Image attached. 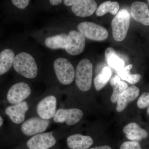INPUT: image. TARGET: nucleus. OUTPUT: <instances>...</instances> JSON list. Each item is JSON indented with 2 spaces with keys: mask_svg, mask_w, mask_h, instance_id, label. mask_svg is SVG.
Masks as SVG:
<instances>
[{
  "mask_svg": "<svg viewBox=\"0 0 149 149\" xmlns=\"http://www.w3.org/2000/svg\"><path fill=\"white\" fill-rule=\"evenodd\" d=\"M38 65L33 55L26 51H21L16 52L13 68L19 75L28 79H34L39 72Z\"/></svg>",
  "mask_w": 149,
  "mask_h": 149,
  "instance_id": "1",
  "label": "nucleus"
},
{
  "mask_svg": "<svg viewBox=\"0 0 149 149\" xmlns=\"http://www.w3.org/2000/svg\"><path fill=\"white\" fill-rule=\"evenodd\" d=\"M93 74V64L87 58L81 60L75 70V81L79 90L86 92L90 90L92 85Z\"/></svg>",
  "mask_w": 149,
  "mask_h": 149,
  "instance_id": "2",
  "label": "nucleus"
},
{
  "mask_svg": "<svg viewBox=\"0 0 149 149\" xmlns=\"http://www.w3.org/2000/svg\"><path fill=\"white\" fill-rule=\"evenodd\" d=\"M54 72L61 84L68 85L73 82L75 70L71 63L64 57L57 58L52 63Z\"/></svg>",
  "mask_w": 149,
  "mask_h": 149,
  "instance_id": "3",
  "label": "nucleus"
},
{
  "mask_svg": "<svg viewBox=\"0 0 149 149\" xmlns=\"http://www.w3.org/2000/svg\"><path fill=\"white\" fill-rule=\"evenodd\" d=\"M130 23V14L125 9L118 12L111 22L113 37L115 41L121 42L127 36Z\"/></svg>",
  "mask_w": 149,
  "mask_h": 149,
  "instance_id": "4",
  "label": "nucleus"
},
{
  "mask_svg": "<svg viewBox=\"0 0 149 149\" xmlns=\"http://www.w3.org/2000/svg\"><path fill=\"white\" fill-rule=\"evenodd\" d=\"M77 28L78 32L89 40L102 41L108 37V32L105 28L91 22H80L77 25Z\"/></svg>",
  "mask_w": 149,
  "mask_h": 149,
  "instance_id": "5",
  "label": "nucleus"
},
{
  "mask_svg": "<svg viewBox=\"0 0 149 149\" xmlns=\"http://www.w3.org/2000/svg\"><path fill=\"white\" fill-rule=\"evenodd\" d=\"M86 42L85 38L81 33L76 30H71L68 34L65 50L71 56H77L84 50Z\"/></svg>",
  "mask_w": 149,
  "mask_h": 149,
  "instance_id": "6",
  "label": "nucleus"
},
{
  "mask_svg": "<svg viewBox=\"0 0 149 149\" xmlns=\"http://www.w3.org/2000/svg\"><path fill=\"white\" fill-rule=\"evenodd\" d=\"M31 93V88L28 84L24 82H18L9 88L7 94V99L10 103L15 104L24 101Z\"/></svg>",
  "mask_w": 149,
  "mask_h": 149,
  "instance_id": "7",
  "label": "nucleus"
},
{
  "mask_svg": "<svg viewBox=\"0 0 149 149\" xmlns=\"http://www.w3.org/2000/svg\"><path fill=\"white\" fill-rule=\"evenodd\" d=\"M83 115V111L78 109H60L56 112L54 120L56 123H65L67 125H72L79 122Z\"/></svg>",
  "mask_w": 149,
  "mask_h": 149,
  "instance_id": "8",
  "label": "nucleus"
},
{
  "mask_svg": "<svg viewBox=\"0 0 149 149\" xmlns=\"http://www.w3.org/2000/svg\"><path fill=\"white\" fill-rule=\"evenodd\" d=\"M49 124V120L38 117L32 118L22 123L21 130L26 136H35L45 131Z\"/></svg>",
  "mask_w": 149,
  "mask_h": 149,
  "instance_id": "9",
  "label": "nucleus"
},
{
  "mask_svg": "<svg viewBox=\"0 0 149 149\" xmlns=\"http://www.w3.org/2000/svg\"><path fill=\"white\" fill-rule=\"evenodd\" d=\"M56 143L55 138L51 132L36 134L28 140L27 145L29 149H48Z\"/></svg>",
  "mask_w": 149,
  "mask_h": 149,
  "instance_id": "10",
  "label": "nucleus"
},
{
  "mask_svg": "<svg viewBox=\"0 0 149 149\" xmlns=\"http://www.w3.org/2000/svg\"><path fill=\"white\" fill-rule=\"evenodd\" d=\"M16 52L13 46L10 45L0 47V76L6 74L13 68Z\"/></svg>",
  "mask_w": 149,
  "mask_h": 149,
  "instance_id": "11",
  "label": "nucleus"
},
{
  "mask_svg": "<svg viewBox=\"0 0 149 149\" xmlns=\"http://www.w3.org/2000/svg\"><path fill=\"white\" fill-rule=\"evenodd\" d=\"M56 103V98L54 96H47L37 105V113L43 119L49 120L51 119L55 114Z\"/></svg>",
  "mask_w": 149,
  "mask_h": 149,
  "instance_id": "12",
  "label": "nucleus"
},
{
  "mask_svg": "<svg viewBox=\"0 0 149 149\" xmlns=\"http://www.w3.org/2000/svg\"><path fill=\"white\" fill-rule=\"evenodd\" d=\"M28 109L27 102L23 101L7 107L6 109L5 113L13 122L15 124H20L24 121L25 113Z\"/></svg>",
  "mask_w": 149,
  "mask_h": 149,
  "instance_id": "13",
  "label": "nucleus"
},
{
  "mask_svg": "<svg viewBox=\"0 0 149 149\" xmlns=\"http://www.w3.org/2000/svg\"><path fill=\"white\" fill-rule=\"evenodd\" d=\"M130 11L135 21L145 26H149V10L146 3L143 2H134L131 6Z\"/></svg>",
  "mask_w": 149,
  "mask_h": 149,
  "instance_id": "14",
  "label": "nucleus"
},
{
  "mask_svg": "<svg viewBox=\"0 0 149 149\" xmlns=\"http://www.w3.org/2000/svg\"><path fill=\"white\" fill-rule=\"evenodd\" d=\"M97 5L93 0H79L71 6V10L75 16L87 17L91 16L97 9Z\"/></svg>",
  "mask_w": 149,
  "mask_h": 149,
  "instance_id": "15",
  "label": "nucleus"
},
{
  "mask_svg": "<svg viewBox=\"0 0 149 149\" xmlns=\"http://www.w3.org/2000/svg\"><path fill=\"white\" fill-rule=\"evenodd\" d=\"M68 34L64 33H51L46 35L43 39L45 47L52 50L65 49Z\"/></svg>",
  "mask_w": 149,
  "mask_h": 149,
  "instance_id": "16",
  "label": "nucleus"
},
{
  "mask_svg": "<svg viewBox=\"0 0 149 149\" xmlns=\"http://www.w3.org/2000/svg\"><path fill=\"white\" fill-rule=\"evenodd\" d=\"M139 93L140 90L135 85L128 87L118 99L116 111L118 112H120L124 110L129 103L137 99L139 97Z\"/></svg>",
  "mask_w": 149,
  "mask_h": 149,
  "instance_id": "17",
  "label": "nucleus"
},
{
  "mask_svg": "<svg viewBox=\"0 0 149 149\" xmlns=\"http://www.w3.org/2000/svg\"><path fill=\"white\" fill-rule=\"evenodd\" d=\"M123 131L127 139L132 141L139 142L146 139L148 136L146 130L136 123H130L126 125L123 128Z\"/></svg>",
  "mask_w": 149,
  "mask_h": 149,
  "instance_id": "18",
  "label": "nucleus"
},
{
  "mask_svg": "<svg viewBox=\"0 0 149 149\" xmlns=\"http://www.w3.org/2000/svg\"><path fill=\"white\" fill-rule=\"evenodd\" d=\"M68 146L71 149H88L93 143V140L89 136L74 134L67 140Z\"/></svg>",
  "mask_w": 149,
  "mask_h": 149,
  "instance_id": "19",
  "label": "nucleus"
},
{
  "mask_svg": "<svg viewBox=\"0 0 149 149\" xmlns=\"http://www.w3.org/2000/svg\"><path fill=\"white\" fill-rule=\"evenodd\" d=\"M111 69L108 67H105L94 79V85L97 91L102 90L105 86L111 77Z\"/></svg>",
  "mask_w": 149,
  "mask_h": 149,
  "instance_id": "20",
  "label": "nucleus"
},
{
  "mask_svg": "<svg viewBox=\"0 0 149 149\" xmlns=\"http://www.w3.org/2000/svg\"><path fill=\"white\" fill-rule=\"evenodd\" d=\"M120 6L117 2L107 1L102 3L96 10V15L98 16H103L105 14L109 13L113 15H116Z\"/></svg>",
  "mask_w": 149,
  "mask_h": 149,
  "instance_id": "21",
  "label": "nucleus"
},
{
  "mask_svg": "<svg viewBox=\"0 0 149 149\" xmlns=\"http://www.w3.org/2000/svg\"><path fill=\"white\" fill-rule=\"evenodd\" d=\"M133 67L132 64L127 66L117 71L118 76L123 80L127 81L130 84L134 85L138 83L141 79V75L140 74H131L130 70Z\"/></svg>",
  "mask_w": 149,
  "mask_h": 149,
  "instance_id": "22",
  "label": "nucleus"
},
{
  "mask_svg": "<svg viewBox=\"0 0 149 149\" xmlns=\"http://www.w3.org/2000/svg\"><path fill=\"white\" fill-rule=\"evenodd\" d=\"M108 64L111 68L118 71L124 68V62L119 58L118 54L110 56L107 60Z\"/></svg>",
  "mask_w": 149,
  "mask_h": 149,
  "instance_id": "23",
  "label": "nucleus"
},
{
  "mask_svg": "<svg viewBox=\"0 0 149 149\" xmlns=\"http://www.w3.org/2000/svg\"><path fill=\"white\" fill-rule=\"evenodd\" d=\"M128 88V84L124 81H120L119 84L113 88V91L111 97L112 102H117L118 99L120 95Z\"/></svg>",
  "mask_w": 149,
  "mask_h": 149,
  "instance_id": "24",
  "label": "nucleus"
},
{
  "mask_svg": "<svg viewBox=\"0 0 149 149\" xmlns=\"http://www.w3.org/2000/svg\"><path fill=\"white\" fill-rule=\"evenodd\" d=\"M137 105L140 109H145L149 106V93L145 92L139 97Z\"/></svg>",
  "mask_w": 149,
  "mask_h": 149,
  "instance_id": "25",
  "label": "nucleus"
},
{
  "mask_svg": "<svg viewBox=\"0 0 149 149\" xmlns=\"http://www.w3.org/2000/svg\"><path fill=\"white\" fill-rule=\"evenodd\" d=\"M120 149H142L141 144L136 141H126L120 146Z\"/></svg>",
  "mask_w": 149,
  "mask_h": 149,
  "instance_id": "26",
  "label": "nucleus"
},
{
  "mask_svg": "<svg viewBox=\"0 0 149 149\" xmlns=\"http://www.w3.org/2000/svg\"><path fill=\"white\" fill-rule=\"evenodd\" d=\"M120 81H121V80H120V77L118 75H114V76H113V77L111 79L110 83L112 87L114 88L118 84H119Z\"/></svg>",
  "mask_w": 149,
  "mask_h": 149,
  "instance_id": "27",
  "label": "nucleus"
},
{
  "mask_svg": "<svg viewBox=\"0 0 149 149\" xmlns=\"http://www.w3.org/2000/svg\"><path fill=\"white\" fill-rule=\"evenodd\" d=\"M117 54L116 51L113 48L111 47H108L106 49L105 52V56L106 60L110 56L113 54Z\"/></svg>",
  "mask_w": 149,
  "mask_h": 149,
  "instance_id": "28",
  "label": "nucleus"
},
{
  "mask_svg": "<svg viewBox=\"0 0 149 149\" xmlns=\"http://www.w3.org/2000/svg\"><path fill=\"white\" fill-rule=\"evenodd\" d=\"M79 0H64L63 3L65 5L67 6H72L78 2Z\"/></svg>",
  "mask_w": 149,
  "mask_h": 149,
  "instance_id": "29",
  "label": "nucleus"
},
{
  "mask_svg": "<svg viewBox=\"0 0 149 149\" xmlns=\"http://www.w3.org/2000/svg\"><path fill=\"white\" fill-rule=\"evenodd\" d=\"M50 4L53 6H59L63 2V1L62 0H50L49 1Z\"/></svg>",
  "mask_w": 149,
  "mask_h": 149,
  "instance_id": "30",
  "label": "nucleus"
},
{
  "mask_svg": "<svg viewBox=\"0 0 149 149\" xmlns=\"http://www.w3.org/2000/svg\"><path fill=\"white\" fill-rule=\"evenodd\" d=\"M90 149H112L110 147L108 146H101L91 148Z\"/></svg>",
  "mask_w": 149,
  "mask_h": 149,
  "instance_id": "31",
  "label": "nucleus"
},
{
  "mask_svg": "<svg viewBox=\"0 0 149 149\" xmlns=\"http://www.w3.org/2000/svg\"><path fill=\"white\" fill-rule=\"evenodd\" d=\"M3 124V119L1 116H0V127H1Z\"/></svg>",
  "mask_w": 149,
  "mask_h": 149,
  "instance_id": "32",
  "label": "nucleus"
},
{
  "mask_svg": "<svg viewBox=\"0 0 149 149\" xmlns=\"http://www.w3.org/2000/svg\"><path fill=\"white\" fill-rule=\"evenodd\" d=\"M147 112H148V113L149 114V107L148 108V110H147Z\"/></svg>",
  "mask_w": 149,
  "mask_h": 149,
  "instance_id": "33",
  "label": "nucleus"
},
{
  "mask_svg": "<svg viewBox=\"0 0 149 149\" xmlns=\"http://www.w3.org/2000/svg\"><path fill=\"white\" fill-rule=\"evenodd\" d=\"M148 3H149V1H148Z\"/></svg>",
  "mask_w": 149,
  "mask_h": 149,
  "instance_id": "34",
  "label": "nucleus"
}]
</instances>
